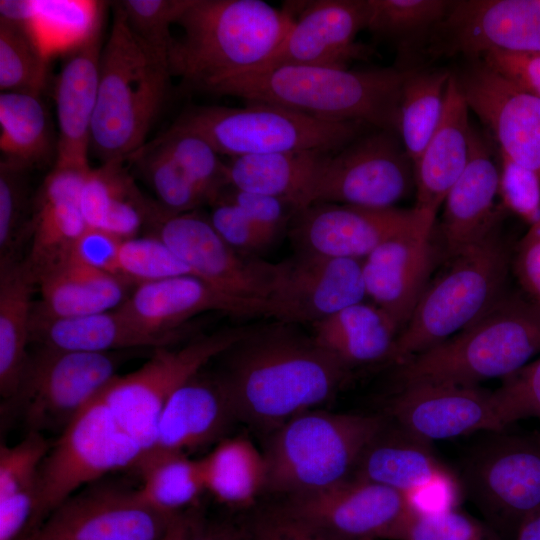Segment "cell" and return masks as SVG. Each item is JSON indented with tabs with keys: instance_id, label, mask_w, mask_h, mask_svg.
Returning a JSON list of instances; mask_svg holds the SVG:
<instances>
[{
	"instance_id": "ac0fdd59",
	"label": "cell",
	"mask_w": 540,
	"mask_h": 540,
	"mask_svg": "<svg viewBox=\"0 0 540 540\" xmlns=\"http://www.w3.org/2000/svg\"><path fill=\"white\" fill-rule=\"evenodd\" d=\"M469 491L500 528H515L540 507V438L496 435L467 467Z\"/></svg>"
},
{
	"instance_id": "f35d334b",
	"label": "cell",
	"mask_w": 540,
	"mask_h": 540,
	"mask_svg": "<svg viewBox=\"0 0 540 540\" xmlns=\"http://www.w3.org/2000/svg\"><path fill=\"white\" fill-rule=\"evenodd\" d=\"M141 476L138 491L155 510L174 517L186 513L205 491L200 459L186 453L151 451L135 467Z\"/></svg>"
},
{
	"instance_id": "603a6c76",
	"label": "cell",
	"mask_w": 540,
	"mask_h": 540,
	"mask_svg": "<svg viewBox=\"0 0 540 540\" xmlns=\"http://www.w3.org/2000/svg\"><path fill=\"white\" fill-rule=\"evenodd\" d=\"M434 225L425 224L387 241L362 261L367 298L383 310L400 331L430 281L436 255L432 241Z\"/></svg>"
},
{
	"instance_id": "d6986e66",
	"label": "cell",
	"mask_w": 540,
	"mask_h": 540,
	"mask_svg": "<svg viewBox=\"0 0 540 540\" xmlns=\"http://www.w3.org/2000/svg\"><path fill=\"white\" fill-rule=\"evenodd\" d=\"M434 56L540 53V0H460L429 41Z\"/></svg>"
},
{
	"instance_id": "ba28073f",
	"label": "cell",
	"mask_w": 540,
	"mask_h": 540,
	"mask_svg": "<svg viewBox=\"0 0 540 540\" xmlns=\"http://www.w3.org/2000/svg\"><path fill=\"white\" fill-rule=\"evenodd\" d=\"M207 140L221 155L288 151L335 152L375 129L355 121H325L279 106H194L171 125Z\"/></svg>"
},
{
	"instance_id": "db71d44e",
	"label": "cell",
	"mask_w": 540,
	"mask_h": 540,
	"mask_svg": "<svg viewBox=\"0 0 540 540\" xmlns=\"http://www.w3.org/2000/svg\"><path fill=\"white\" fill-rule=\"evenodd\" d=\"M208 217L218 235L241 254H253L270 246L275 238L235 205L216 201Z\"/></svg>"
},
{
	"instance_id": "ab89813d",
	"label": "cell",
	"mask_w": 540,
	"mask_h": 540,
	"mask_svg": "<svg viewBox=\"0 0 540 540\" xmlns=\"http://www.w3.org/2000/svg\"><path fill=\"white\" fill-rule=\"evenodd\" d=\"M0 150L2 159L27 170L48 158L51 151L50 126L39 95L1 92Z\"/></svg>"
},
{
	"instance_id": "484cf974",
	"label": "cell",
	"mask_w": 540,
	"mask_h": 540,
	"mask_svg": "<svg viewBox=\"0 0 540 540\" xmlns=\"http://www.w3.org/2000/svg\"><path fill=\"white\" fill-rule=\"evenodd\" d=\"M102 34L68 54L55 83L59 127L56 168L89 171L88 153L97 103Z\"/></svg>"
},
{
	"instance_id": "3957f363",
	"label": "cell",
	"mask_w": 540,
	"mask_h": 540,
	"mask_svg": "<svg viewBox=\"0 0 540 540\" xmlns=\"http://www.w3.org/2000/svg\"><path fill=\"white\" fill-rule=\"evenodd\" d=\"M294 16L262 0H190L176 24L183 30L169 52L171 76L208 92L251 71L281 44Z\"/></svg>"
},
{
	"instance_id": "83f0119b",
	"label": "cell",
	"mask_w": 540,
	"mask_h": 540,
	"mask_svg": "<svg viewBox=\"0 0 540 540\" xmlns=\"http://www.w3.org/2000/svg\"><path fill=\"white\" fill-rule=\"evenodd\" d=\"M183 335V329H150L119 307L74 318H48L33 313L31 322V342L69 351L110 353L142 347L157 349L169 347Z\"/></svg>"
},
{
	"instance_id": "836d02e7",
	"label": "cell",
	"mask_w": 540,
	"mask_h": 540,
	"mask_svg": "<svg viewBox=\"0 0 540 540\" xmlns=\"http://www.w3.org/2000/svg\"><path fill=\"white\" fill-rule=\"evenodd\" d=\"M124 162L113 161L91 169L80 196L87 227L104 230L121 240L138 236L155 206L139 191Z\"/></svg>"
},
{
	"instance_id": "6da1fadb",
	"label": "cell",
	"mask_w": 540,
	"mask_h": 540,
	"mask_svg": "<svg viewBox=\"0 0 540 540\" xmlns=\"http://www.w3.org/2000/svg\"><path fill=\"white\" fill-rule=\"evenodd\" d=\"M294 326L250 327L224 352L217 376L236 420L271 433L328 401L345 380L349 369Z\"/></svg>"
},
{
	"instance_id": "2e32d148",
	"label": "cell",
	"mask_w": 540,
	"mask_h": 540,
	"mask_svg": "<svg viewBox=\"0 0 540 540\" xmlns=\"http://www.w3.org/2000/svg\"><path fill=\"white\" fill-rule=\"evenodd\" d=\"M436 216L416 207L316 203L294 214L290 234L296 251L363 260L385 242L435 223Z\"/></svg>"
},
{
	"instance_id": "5bb4252c",
	"label": "cell",
	"mask_w": 540,
	"mask_h": 540,
	"mask_svg": "<svg viewBox=\"0 0 540 540\" xmlns=\"http://www.w3.org/2000/svg\"><path fill=\"white\" fill-rule=\"evenodd\" d=\"M174 517L149 506L138 488L98 481L58 505L28 540H165Z\"/></svg>"
},
{
	"instance_id": "f6af8a7d",
	"label": "cell",
	"mask_w": 540,
	"mask_h": 540,
	"mask_svg": "<svg viewBox=\"0 0 540 540\" xmlns=\"http://www.w3.org/2000/svg\"><path fill=\"white\" fill-rule=\"evenodd\" d=\"M48 63L22 26L0 19L1 92L39 95L46 85Z\"/></svg>"
},
{
	"instance_id": "9c48e42d",
	"label": "cell",
	"mask_w": 540,
	"mask_h": 540,
	"mask_svg": "<svg viewBox=\"0 0 540 540\" xmlns=\"http://www.w3.org/2000/svg\"><path fill=\"white\" fill-rule=\"evenodd\" d=\"M144 455L140 444L97 398L59 434L41 464L40 525L68 497L110 472L135 468Z\"/></svg>"
},
{
	"instance_id": "8fae6325",
	"label": "cell",
	"mask_w": 540,
	"mask_h": 540,
	"mask_svg": "<svg viewBox=\"0 0 540 540\" xmlns=\"http://www.w3.org/2000/svg\"><path fill=\"white\" fill-rule=\"evenodd\" d=\"M249 328L223 329L178 349L157 348L139 369L118 375L100 397L146 454L154 447L158 420L172 394L213 358L226 352Z\"/></svg>"
},
{
	"instance_id": "4316f807",
	"label": "cell",
	"mask_w": 540,
	"mask_h": 540,
	"mask_svg": "<svg viewBox=\"0 0 540 540\" xmlns=\"http://www.w3.org/2000/svg\"><path fill=\"white\" fill-rule=\"evenodd\" d=\"M119 308L157 331L180 330L184 322L207 311L268 316L266 304L231 297L196 276L137 284Z\"/></svg>"
},
{
	"instance_id": "bcb514c9",
	"label": "cell",
	"mask_w": 540,
	"mask_h": 540,
	"mask_svg": "<svg viewBox=\"0 0 540 540\" xmlns=\"http://www.w3.org/2000/svg\"><path fill=\"white\" fill-rule=\"evenodd\" d=\"M129 160L142 169L165 210L172 213L190 212L207 203L185 171L153 144L145 143Z\"/></svg>"
},
{
	"instance_id": "cb8c5ba5",
	"label": "cell",
	"mask_w": 540,
	"mask_h": 540,
	"mask_svg": "<svg viewBox=\"0 0 540 540\" xmlns=\"http://www.w3.org/2000/svg\"><path fill=\"white\" fill-rule=\"evenodd\" d=\"M496 197L498 166L487 142L472 128L467 166L442 204L439 231L447 260L499 230L506 211Z\"/></svg>"
},
{
	"instance_id": "9a60e30c",
	"label": "cell",
	"mask_w": 540,
	"mask_h": 540,
	"mask_svg": "<svg viewBox=\"0 0 540 540\" xmlns=\"http://www.w3.org/2000/svg\"><path fill=\"white\" fill-rule=\"evenodd\" d=\"M281 506L331 540H396L412 511L405 494L353 477Z\"/></svg>"
},
{
	"instance_id": "60d3db41",
	"label": "cell",
	"mask_w": 540,
	"mask_h": 540,
	"mask_svg": "<svg viewBox=\"0 0 540 540\" xmlns=\"http://www.w3.org/2000/svg\"><path fill=\"white\" fill-rule=\"evenodd\" d=\"M451 72L409 69L400 98L399 135L416 164L442 118Z\"/></svg>"
},
{
	"instance_id": "9f6ffc18",
	"label": "cell",
	"mask_w": 540,
	"mask_h": 540,
	"mask_svg": "<svg viewBox=\"0 0 540 540\" xmlns=\"http://www.w3.org/2000/svg\"><path fill=\"white\" fill-rule=\"evenodd\" d=\"M248 528L251 540H331L282 506L259 514Z\"/></svg>"
},
{
	"instance_id": "681fc988",
	"label": "cell",
	"mask_w": 540,
	"mask_h": 540,
	"mask_svg": "<svg viewBox=\"0 0 540 540\" xmlns=\"http://www.w3.org/2000/svg\"><path fill=\"white\" fill-rule=\"evenodd\" d=\"M50 446L44 435L37 432H28L14 445L1 444L0 499L38 497L39 471Z\"/></svg>"
},
{
	"instance_id": "8992f818",
	"label": "cell",
	"mask_w": 540,
	"mask_h": 540,
	"mask_svg": "<svg viewBox=\"0 0 540 540\" xmlns=\"http://www.w3.org/2000/svg\"><path fill=\"white\" fill-rule=\"evenodd\" d=\"M380 415L304 412L271 432L264 450L268 490L288 497L352 477L369 444L387 425Z\"/></svg>"
},
{
	"instance_id": "91938a15",
	"label": "cell",
	"mask_w": 540,
	"mask_h": 540,
	"mask_svg": "<svg viewBox=\"0 0 540 540\" xmlns=\"http://www.w3.org/2000/svg\"><path fill=\"white\" fill-rule=\"evenodd\" d=\"M120 238L97 228L87 227L77 240L72 256L94 269L120 275Z\"/></svg>"
},
{
	"instance_id": "d590c367",
	"label": "cell",
	"mask_w": 540,
	"mask_h": 540,
	"mask_svg": "<svg viewBox=\"0 0 540 540\" xmlns=\"http://www.w3.org/2000/svg\"><path fill=\"white\" fill-rule=\"evenodd\" d=\"M37 282L24 260L0 266V394L15 396L29 358Z\"/></svg>"
},
{
	"instance_id": "6f0895ef",
	"label": "cell",
	"mask_w": 540,
	"mask_h": 540,
	"mask_svg": "<svg viewBox=\"0 0 540 540\" xmlns=\"http://www.w3.org/2000/svg\"><path fill=\"white\" fill-rule=\"evenodd\" d=\"M479 59L518 87L540 97V53L490 51Z\"/></svg>"
},
{
	"instance_id": "44dd1931",
	"label": "cell",
	"mask_w": 540,
	"mask_h": 540,
	"mask_svg": "<svg viewBox=\"0 0 540 540\" xmlns=\"http://www.w3.org/2000/svg\"><path fill=\"white\" fill-rule=\"evenodd\" d=\"M455 76L469 110L487 126L499 151L540 178V97L480 59Z\"/></svg>"
},
{
	"instance_id": "ee69618b",
	"label": "cell",
	"mask_w": 540,
	"mask_h": 540,
	"mask_svg": "<svg viewBox=\"0 0 540 540\" xmlns=\"http://www.w3.org/2000/svg\"><path fill=\"white\" fill-rule=\"evenodd\" d=\"M171 157L212 204L227 186L225 163L213 146L199 135L170 127L150 142Z\"/></svg>"
},
{
	"instance_id": "1f68e13d",
	"label": "cell",
	"mask_w": 540,
	"mask_h": 540,
	"mask_svg": "<svg viewBox=\"0 0 540 540\" xmlns=\"http://www.w3.org/2000/svg\"><path fill=\"white\" fill-rule=\"evenodd\" d=\"M137 284L122 275L89 267L73 256L37 280L41 299L33 313L48 318H74L120 307Z\"/></svg>"
},
{
	"instance_id": "be15d7a7",
	"label": "cell",
	"mask_w": 540,
	"mask_h": 540,
	"mask_svg": "<svg viewBox=\"0 0 540 540\" xmlns=\"http://www.w3.org/2000/svg\"><path fill=\"white\" fill-rule=\"evenodd\" d=\"M514 540H540V507L521 521Z\"/></svg>"
},
{
	"instance_id": "277c9868",
	"label": "cell",
	"mask_w": 540,
	"mask_h": 540,
	"mask_svg": "<svg viewBox=\"0 0 540 540\" xmlns=\"http://www.w3.org/2000/svg\"><path fill=\"white\" fill-rule=\"evenodd\" d=\"M171 74L129 27L114 5L113 21L99 61L91 145L104 163L126 161L145 145L165 102Z\"/></svg>"
},
{
	"instance_id": "680465c9",
	"label": "cell",
	"mask_w": 540,
	"mask_h": 540,
	"mask_svg": "<svg viewBox=\"0 0 540 540\" xmlns=\"http://www.w3.org/2000/svg\"><path fill=\"white\" fill-rule=\"evenodd\" d=\"M511 268L525 296L540 309V223L530 226L518 242Z\"/></svg>"
},
{
	"instance_id": "11a10c76",
	"label": "cell",
	"mask_w": 540,
	"mask_h": 540,
	"mask_svg": "<svg viewBox=\"0 0 540 540\" xmlns=\"http://www.w3.org/2000/svg\"><path fill=\"white\" fill-rule=\"evenodd\" d=\"M216 201L235 205L275 239L285 227L286 222L295 214L294 208L281 198L231 186H226L214 202Z\"/></svg>"
},
{
	"instance_id": "c3c4849f",
	"label": "cell",
	"mask_w": 540,
	"mask_h": 540,
	"mask_svg": "<svg viewBox=\"0 0 540 540\" xmlns=\"http://www.w3.org/2000/svg\"><path fill=\"white\" fill-rule=\"evenodd\" d=\"M190 0H125L116 4L140 41L168 64L174 37L171 27Z\"/></svg>"
},
{
	"instance_id": "8d00e7d4",
	"label": "cell",
	"mask_w": 540,
	"mask_h": 540,
	"mask_svg": "<svg viewBox=\"0 0 540 540\" xmlns=\"http://www.w3.org/2000/svg\"><path fill=\"white\" fill-rule=\"evenodd\" d=\"M200 460L205 491L222 504L247 507L267 488L264 453L245 437L219 441Z\"/></svg>"
},
{
	"instance_id": "7dc6e473",
	"label": "cell",
	"mask_w": 540,
	"mask_h": 540,
	"mask_svg": "<svg viewBox=\"0 0 540 540\" xmlns=\"http://www.w3.org/2000/svg\"><path fill=\"white\" fill-rule=\"evenodd\" d=\"M119 272L135 284L195 276L174 251L154 234L122 241Z\"/></svg>"
},
{
	"instance_id": "e575fe53",
	"label": "cell",
	"mask_w": 540,
	"mask_h": 540,
	"mask_svg": "<svg viewBox=\"0 0 540 540\" xmlns=\"http://www.w3.org/2000/svg\"><path fill=\"white\" fill-rule=\"evenodd\" d=\"M330 153L310 150L231 157L225 163L227 186L281 198L296 213Z\"/></svg>"
},
{
	"instance_id": "94428289",
	"label": "cell",
	"mask_w": 540,
	"mask_h": 540,
	"mask_svg": "<svg viewBox=\"0 0 540 540\" xmlns=\"http://www.w3.org/2000/svg\"><path fill=\"white\" fill-rule=\"evenodd\" d=\"M186 540H251L248 527L228 522L198 524L194 520Z\"/></svg>"
},
{
	"instance_id": "7bdbcfd3",
	"label": "cell",
	"mask_w": 540,
	"mask_h": 540,
	"mask_svg": "<svg viewBox=\"0 0 540 540\" xmlns=\"http://www.w3.org/2000/svg\"><path fill=\"white\" fill-rule=\"evenodd\" d=\"M26 174L27 169L1 158L0 266L23 260L21 252L30 240L33 199Z\"/></svg>"
},
{
	"instance_id": "b9f144b4",
	"label": "cell",
	"mask_w": 540,
	"mask_h": 540,
	"mask_svg": "<svg viewBox=\"0 0 540 540\" xmlns=\"http://www.w3.org/2000/svg\"><path fill=\"white\" fill-rule=\"evenodd\" d=\"M452 1L367 0L366 29L395 42L399 49L429 43L446 17Z\"/></svg>"
},
{
	"instance_id": "f1b7e54d",
	"label": "cell",
	"mask_w": 540,
	"mask_h": 540,
	"mask_svg": "<svg viewBox=\"0 0 540 540\" xmlns=\"http://www.w3.org/2000/svg\"><path fill=\"white\" fill-rule=\"evenodd\" d=\"M233 420L236 417L219 377L201 371L165 404L151 451L187 454L221 438Z\"/></svg>"
},
{
	"instance_id": "5b68a950",
	"label": "cell",
	"mask_w": 540,
	"mask_h": 540,
	"mask_svg": "<svg viewBox=\"0 0 540 540\" xmlns=\"http://www.w3.org/2000/svg\"><path fill=\"white\" fill-rule=\"evenodd\" d=\"M540 352V309L525 295L505 293L476 321L399 365L401 386L477 385L511 375Z\"/></svg>"
},
{
	"instance_id": "74e56055",
	"label": "cell",
	"mask_w": 540,
	"mask_h": 540,
	"mask_svg": "<svg viewBox=\"0 0 540 540\" xmlns=\"http://www.w3.org/2000/svg\"><path fill=\"white\" fill-rule=\"evenodd\" d=\"M103 7L91 0H32L23 28L50 61L70 54L102 31Z\"/></svg>"
},
{
	"instance_id": "f5cc1de1",
	"label": "cell",
	"mask_w": 540,
	"mask_h": 540,
	"mask_svg": "<svg viewBox=\"0 0 540 540\" xmlns=\"http://www.w3.org/2000/svg\"><path fill=\"white\" fill-rule=\"evenodd\" d=\"M498 197L501 206L528 226L540 223V178L499 151Z\"/></svg>"
},
{
	"instance_id": "ffe728a7",
	"label": "cell",
	"mask_w": 540,
	"mask_h": 540,
	"mask_svg": "<svg viewBox=\"0 0 540 540\" xmlns=\"http://www.w3.org/2000/svg\"><path fill=\"white\" fill-rule=\"evenodd\" d=\"M289 3L285 8L294 16L289 31L277 49L251 71L284 65L347 68L348 63L373 54L370 47L355 41L366 29L367 0Z\"/></svg>"
},
{
	"instance_id": "30bf717a",
	"label": "cell",
	"mask_w": 540,
	"mask_h": 540,
	"mask_svg": "<svg viewBox=\"0 0 540 540\" xmlns=\"http://www.w3.org/2000/svg\"><path fill=\"white\" fill-rule=\"evenodd\" d=\"M116 352L59 350L29 354L13 403L28 432L61 433L119 375Z\"/></svg>"
},
{
	"instance_id": "6125c7cd",
	"label": "cell",
	"mask_w": 540,
	"mask_h": 540,
	"mask_svg": "<svg viewBox=\"0 0 540 540\" xmlns=\"http://www.w3.org/2000/svg\"><path fill=\"white\" fill-rule=\"evenodd\" d=\"M32 12V0H1L0 19L24 26Z\"/></svg>"
},
{
	"instance_id": "7a4b0ae2",
	"label": "cell",
	"mask_w": 540,
	"mask_h": 540,
	"mask_svg": "<svg viewBox=\"0 0 540 540\" xmlns=\"http://www.w3.org/2000/svg\"><path fill=\"white\" fill-rule=\"evenodd\" d=\"M408 72L404 68L284 65L232 76L209 93L279 106L325 121L361 122L399 135L400 98Z\"/></svg>"
},
{
	"instance_id": "816d5d0a",
	"label": "cell",
	"mask_w": 540,
	"mask_h": 540,
	"mask_svg": "<svg viewBox=\"0 0 540 540\" xmlns=\"http://www.w3.org/2000/svg\"><path fill=\"white\" fill-rule=\"evenodd\" d=\"M502 380L493 397L504 427L518 420L540 418V358Z\"/></svg>"
},
{
	"instance_id": "7c38bea8",
	"label": "cell",
	"mask_w": 540,
	"mask_h": 540,
	"mask_svg": "<svg viewBox=\"0 0 540 540\" xmlns=\"http://www.w3.org/2000/svg\"><path fill=\"white\" fill-rule=\"evenodd\" d=\"M413 191L414 165L399 135L373 129L326 157L301 209L316 203L391 208Z\"/></svg>"
},
{
	"instance_id": "4fadbf2b",
	"label": "cell",
	"mask_w": 540,
	"mask_h": 540,
	"mask_svg": "<svg viewBox=\"0 0 540 540\" xmlns=\"http://www.w3.org/2000/svg\"><path fill=\"white\" fill-rule=\"evenodd\" d=\"M149 224L195 276L231 297L267 305L276 263L234 250L194 211L172 213L155 205Z\"/></svg>"
},
{
	"instance_id": "7402d4cb",
	"label": "cell",
	"mask_w": 540,
	"mask_h": 540,
	"mask_svg": "<svg viewBox=\"0 0 540 540\" xmlns=\"http://www.w3.org/2000/svg\"><path fill=\"white\" fill-rule=\"evenodd\" d=\"M389 413L401 428L428 442L505 429L493 392L478 385L417 383L401 386L391 401Z\"/></svg>"
},
{
	"instance_id": "52a82bcc",
	"label": "cell",
	"mask_w": 540,
	"mask_h": 540,
	"mask_svg": "<svg viewBox=\"0 0 540 540\" xmlns=\"http://www.w3.org/2000/svg\"><path fill=\"white\" fill-rule=\"evenodd\" d=\"M399 332L390 362L401 365L476 321L506 292L511 256L499 230L447 260Z\"/></svg>"
},
{
	"instance_id": "e0dca14e",
	"label": "cell",
	"mask_w": 540,
	"mask_h": 540,
	"mask_svg": "<svg viewBox=\"0 0 540 540\" xmlns=\"http://www.w3.org/2000/svg\"><path fill=\"white\" fill-rule=\"evenodd\" d=\"M362 261L306 251L276 263L268 317L311 325L367 298Z\"/></svg>"
},
{
	"instance_id": "f907efd6",
	"label": "cell",
	"mask_w": 540,
	"mask_h": 540,
	"mask_svg": "<svg viewBox=\"0 0 540 540\" xmlns=\"http://www.w3.org/2000/svg\"><path fill=\"white\" fill-rule=\"evenodd\" d=\"M396 540H501L489 527L455 507L434 512L412 508Z\"/></svg>"
},
{
	"instance_id": "d6a6232c",
	"label": "cell",
	"mask_w": 540,
	"mask_h": 540,
	"mask_svg": "<svg viewBox=\"0 0 540 540\" xmlns=\"http://www.w3.org/2000/svg\"><path fill=\"white\" fill-rule=\"evenodd\" d=\"M313 339L348 369L389 361L400 332L378 306L360 302L314 324Z\"/></svg>"
},
{
	"instance_id": "f546056e",
	"label": "cell",
	"mask_w": 540,
	"mask_h": 540,
	"mask_svg": "<svg viewBox=\"0 0 540 540\" xmlns=\"http://www.w3.org/2000/svg\"><path fill=\"white\" fill-rule=\"evenodd\" d=\"M471 129L468 104L455 74H451L440 123L414 165V207L437 215L467 166Z\"/></svg>"
},
{
	"instance_id": "d4e9b609",
	"label": "cell",
	"mask_w": 540,
	"mask_h": 540,
	"mask_svg": "<svg viewBox=\"0 0 540 540\" xmlns=\"http://www.w3.org/2000/svg\"><path fill=\"white\" fill-rule=\"evenodd\" d=\"M89 171L54 167L33 198L30 240L23 260L36 282L72 256L87 228L80 196Z\"/></svg>"
},
{
	"instance_id": "4dcf8cb0",
	"label": "cell",
	"mask_w": 540,
	"mask_h": 540,
	"mask_svg": "<svg viewBox=\"0 0 540 540\" xmlns=\"http://www.w3.org/2000/svg\"><path fill=\"white\" fill-rule=\"evenodd\" d=\"M352 477L387 486L409 499L434 486L456 483L431 442L399 425L391 430L388 423L366 448Z\"/></svg>"
},
{
	"instance_id": "e7e4bbea",
	"label": "cell",
	"mask_w": 540,
	"mask_h": 540,
	"mask_svg": "<svg viewBox=\"0 0 540 540\" xmlns=\"http://www.w3.org/2000/svg\"><path fill=\"white\" fill-rule=\"evenodd\" d=\"M194 520L188 513L175 516L170 524L165 540H186Z\"/></svg>"
}]
</instances>
